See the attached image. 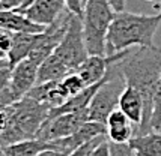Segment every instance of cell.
<instances>
[{
  "label": "cell",
  "instance_id": "6da1fadb",
  "mask_svg": "<svg viewBox=\"0 0 161 156\" xmlns=\"http://www.w3.org/2000/svg\"><path fill=\"white\" fill-rule=\"evenodd\" d=\"M118 65L126 84L137 89L143 98V117L136 135L151 132L154 95L161 74V48L155 45L128 48L119 57Z\"/></svg>",
  "mask_w": 161,
  "mask_h": 156
},
{
  "label": "cell",
  "instance_id": "7a4b0ae2",
  "mask_svg": "<svg viewBox=\"0 0 161 156\" xmlns=\"http://www.w3.org/2000/svg\"><path fill=\"white\" fill-rule=\"evenodd\" d=\"M160 24L161 14H133L125 9L116 12L105 39V56H112L133 47L154 45V36Z\"/></svg>",
  "mask_w": 161,
  "mask_h": 156
},
{
  "label": "cell",
  "instance_id": "3957f363",
  "mask_svg": "<svg viewBox=\"0 0 161 156\" xmlns=\"http://www.w3.org/2000/svg\"><path fill=\"white\" fill-rule=\"evenodd\" d=\"M51 107L30 96H23L6 108L8 126L0 135V146L35 138L47 120Z\"/></svg>",
  "mask_w": 161,
  "mask_h": 156
},
{
  "label": "cell",
  "instance_id": "277c9868",
  "mask_svg": "<svg viewBox=\"0 0 161 156\" xmlns=\"http://www.w3.org/2000/svg\"><path fill=\"white\" fill-rule=\"evenodd\" d=\"M116 11L110 0H87L84 5L81 23H83L84 42L89 54L105 56V39L114 18Z\"/></svg>",
  "mask_w": 161,
  "mask_h": 156
},
{
  "label": "cell",
  "instance_id": "5b68a950",
  "mask_svg": "<svg viewBox=\"0 0 161 156\" xmlns=\"http://www.w3.org/2000/svg\"><path fill=\"white\" fill-rule=\"evenodd\" d=\"M69 71H75L87 59L89 53L86 48L83 35V23L80 15H72L66 33L63 35L60 44L53 51Z\"/></svg>",
  "mask_w": 161,
  "mask_h": 156
},
{
  "label": "cell",
  "instance_id": "8992f818",
  "mask_svg": "<svg viewBox=\"0 0 161 156\" xmlns=\"http://www.w3.org/2000/svg\"><path fill=\"white\" fill-rule=\"evenodd\" d=\"M89 120L87 108L80 110V111H72V113L59 114L56 117H51L42 123L41 129L38 131L35 138L44 140V141H53L57 138H63L77 132L78 128L84 122Z\"/></svg>",
  "mask_w": 161,
  "mask_h": 156
},
{
  "label": "cell",
  "instance_id": "52a82bcc",
  "mask_svg": "<svg viewBox=\"0 0 161 156\" xmlns=\"http://www.w3.org/2000/svg\"><path fill=\"white\" fill-rule=\"evenodd\" d=\"M65 0H36L24 9H18L29 20L41 26H50L66 11Z\"/></svg>",
  "mask_w": 161,
  "mask_h": 156
},
{
  "label": "cell",
  "instance_id": "ba28073f",
  "mask_svg": "<svg viewBox=\"0 0 161 156\" xmlns=\"http://www.w3.org/2000/svg\"><path fill=\"white\" fill-rule=\"evenodd\" d=\"M38 66L35 60L32 59H24L12 66V74H11V90L14 92L17 99L26 96L27 92L36 84V74H38Z\"/></svg>",
  "mask_w": 161,
  "mask_h": 156
},
{
  "label": "cell",
  "instance_id": "9c48e42d",
  "mask_svg": "<svg viewBox=\"0 0 161 156\" xmlns=\"http://www.w3.org/2000/svg\"><path fill=\"white\" fill-rule=\"evenodd\" d=\"M0 27L11 32H26V33H41L45 26L36 24L29 20L18 9H0Z\"/></svg>",
  "mask_w": 161,
  "mask_h": 156
},
{
  "label": "cell",
  "instance_id": "30bf717a",
  "mask_svg": "<svg viewBox=\"0 0 161 156\" xmlns=\"http://www.w3.org/2000/svg\"><path fill=\"white\" fill-rule=\"evenodd\" d=\"M110 56H95L89 54L87 59L78 66L75 71L83 78L86 86H92L99 83L107 74L108 65H110Z\"/></svg>",
  "mask_w": 161,
  "mask_h": 156
},
{
  "label": "cell",
  "instance_id": "8fae6325",
  "mask_svg": "<svg viewBox=\"0 0 161 156\" xmlns=\"http://www.w3.org/2000/svg\"><path fill=\"white\" fill-rule=\"evenodd\" d=\"M38 35L39 33H26V32H14V38H12V45L8 51V60L9 65L14 66L18 62L27 59L30 53L33 51L38 41Z\"/></svg>",
  "mask_w": 161,
  "mask_h": 156
},
{
  "label": "cell",
  "instance_id": "7c38bea8",
  "mask_svg": "<svg viewBox=\"0 0 161 156\" xmlns=\"http://www.w3.org/2000/svg\"><path fill=\"white\" fill-rule=\"evenodd\" d=\"M118 107L128 116V119L139 128L142 117H143V98L139 93V90L134 89L133 86L126 84L119 98V105Z\"/></svg>",
  "mask_w": 161,
  "mask_h": 156
},
{
  "label": "cell",
  "instance_id": "4fadbf2b",
  "mask_svg": "<svg viewBox=\"0 0 161 156\" xmlns=\"http://www.w3.org/2000/svg\"><path fill=\"white\" fill-rule=\"evenodd\" d=\"M47 149L54 150L53 141H44L39 138H29L8 146H0V152L6 156H36L39 152Z\"/></svg>",
  "mask_w": 161,
  "mask_h": 156
},
{
  "label": "cell",
  "instance_id": "5bb4252c",
  "mask_svg": "<svg viewBox=\"0 0 161 156\" xmlns=\"http://www.w3.org/2000/svg\"><path fill=\"white\" fill-rule=\"evenodd\" d=\"M69 71L65 63L59 57L51 53L47 59H44L39 66H38V74H36V84H42V83H48V81H57L63 78Z\"/></svg>",
  "mask_w": 161,
  "mask_h": 156
},
{
  "label": "cell",
  "instance_id": "9a60e30c",
  "mask_svg": "<svg viewBox=\"0 0 161 156\" xmlns=\"http://www.w3.org/2000/svg\"><path fill=\"white\" fill-rule=\"evenodd\" d=\"M130 146L137 156H161V132L151 131L143 135H134Z\"/></svg>",
  "mask_w": 161,
  "mask_h": 156
},
{
  "label": "cell",
  "instance_id": "2e32d148",
  "mask_svg": "<svg viewBox=\"0 0 161 156\" xmlns=\"http://www.w3.org/2000/svg\"><path fill=\"white\" fill-rule=\"evenodd\" d=\"M136 129H137V126L134 123L110 126V128H107V137H108L110 141L114 143H130V140L134 137Z\"/></svg>",
  "mask_w": 161,
  "mask_h": 156
},
{
  "label": "cell",
  "instance_id": "e0dca14e",
  "mask_svg": "<svg viewBox=\"0 0 161 156\" xmlns=\"http://www.w3.org/2000/svg\"><path fill=\"white\" fill-rule=\"evenodd\" d=\"M151 129L161 132V74L154 95V110H152V117H151Z\"/></svg>",
  "mask_w": 161,
  "mask_h": 156
},
{
  "label": "cell",
  "instance_id": "ac0fdd59",
  "mask_svg": "<svg viewBox=\"0 0 161 156\" xmlns=\"http://www.w3.org/2000/svg\"><path fill=\"white\" fill-rule=\"evenodd\" d=\"M105 138H108L107 135H101V137H97V138H93V140H89V141L83 143V144H80L77 149H74L71 152L68 156H91L92 155V150L97 147V144L101 143L103 140Z\"/></svg>",
  "mask_w": 161,
  "mask_h": 156
},
{
  "label": "cell",
  "instance_id": "d6986e66",
  "mask_svg": "<svg viewBox=\"0 0 161 156\" xmlns=\"http://www.w3.org/2000/svg\"><path fill=\"white\" fill-rule=\"evenodd\" d=\"M110 156H136V152L130 146V143L110 141Z\"/></svg>",
  "mask_w": 161,
  "mask_h": 156
},
{
  "label": "cell",
  "instance_id": "ffe728a7",
  "mask_svg": "<svg viewBox=\"0 0 161 156\" xmlns=\"http://www.w3.org/2000/svg\"><path fill=\"white\" fill-rule=\"evenodd\" d=\"M15 101H17V96L11 90V87H6V89L0 90V110H6L8 107L12 105Z\"/></svg>",
  "mask_w": 161,
  "mask_h": 156
},
{
  "label": "cell",
  "instance_id": "44dd1931",
  "mask_svg": "<svg viewBox=\"0 0 161 156\" xmlns=\"http://www.w3.org/2000/svg\"><path fill=\"white\" fill-rule=\"evenodd\" d=\"M11 74H12V66L6 65L3 68H0V90L9 87L11 84Z\"/></svg>",
  "mask_w": 161,
  "mask_h": 156
},
{
  "label": "cell",
  "instance_id": "7402d4cb",
  "mask_svg": "<svg viewBox=\"0 0 161 156\" xmlns=\"http://www.w3.org/2000/svg\"><path fill=\"white\" fill-rule=\"evenodd\" d=\"M86 2H87V0H65L66 8L69 9L72 14L80 15V17H81V14H83V9H84Z\"/></svg>",
  "mask_w": 161,
  "mask_h": 156
},
{
  "label": "cell",
  "instance_id": "603a6c76",
  "mask_svg": "<svg viewBox=\"0 0 161 156\" xmlns=\"http://www.w3.org/2000/svg\"><path fill=\"white\" fill-rule=\"evenodd\" d=\"M91 156H110V141H108V138L98 143L97 147L92 150Z\"/></svg>",
  "mask_w": 161,
  "mask_h": 156
},
{
  "label": "cell",
  "instance_id": "cb8c5ba5",
  "mask_svg": "<svg viewBox=\"0 0 161 156\" xmlns=\"http://www.w3.org/2000/svg\"><path fill=\"white\" fill-rule=\"evenodd\" d=\"M6 126H8V113L6 110H0V135L3 134Z\"/></svg>",
  "mask_w": 161,
  "mask_h": 156
},
{
  "label": "cell",
  "instance_id": "d4e9b609",
  "mask_svg": "<svg viewBox=\"0 0 161 156\" xmlns=\"http://www.w3.org/2000/svg\"><path fill=\"white\" fill-rule=\"evenodd\" d=\"M36 156H68V155H66V153H63V152H59V150L47 149V150H42V152H39Z\"/></svg>",
  "mask_w": 161,
  "mask_h": 156
},
{
  "label": "cell",
  "instance_id": "484cf974",
  "mask_svg": "<svg viewBox=\"0 0 161 156\" xmlns=\"http://www.w3.org/2000/svg\"><path fill=\"white\" fill-rule=\"evenodd\" d=\"M110 3H112L113 9H114L116 12H119V11H124V9H125L126 0H110Z\"/></svg>",
  "mask_w": 161,
  "mask_h": 156
},
{
  "label": "cell",
  "instance_id": "4316f807",
  "mask_svg": "<svg viewBox=\"0 0 161 156\" xmlns=\"http://www.w3.org/2000/svg\"><path fill=\"white\" fill-rule=\"evenodd\" d=\"M33 2H36V0H24L23 2V5H21L20 8H17V9H24V8H27L30 3H33Z\"/></svg>",
  "mask_w": 161,
  "mask_h": 156
},
{
  "label": "cell",
  "instance_id": "83f0119b",
  "mask_svg": "<svg viewBox=\"0 0 161 156\" xmlns=\"http://www.w3.org/2000/svg\"><path fill=\"white\" fill-rule=\"evenodd\" d=\"M0 60H8V51L0 48Z\"/></svg>",
  "mask_w": 161,
  "mask_h": 156
},
{
  "label": "cell",
  "instance_id": "f1b7e54d",
  "mask_svg": "<svg viewBox=\"0 0 161 156\" xmlns=\"http://www.w3.org/2000/svg\"><path fill=\"white\" fill-rule=\"evenodd\" d=\"M6 65H9V60H0V68H3Z\"/></svg>",
  "mask_w": 161,
  "mask_h": 156
},
{
  "label": "cell",
  "instance_id": "f546056e",
  "mask_svg": "<svg viewBox=\"0 0 161 156\" xmlns=\"http://www.w3.org/2000/svg\"><path fill=\"white\" fill-rule=\"evenodd\" d=\"M0 156H6V155H5V153H2V152H0Z\"/></svg>",
  "mask_w": 161,
  "mask_h": 156
},
{
  "label": "cell",
  "instance_id": "4dcf8cb0",
  "mask_svg": "<svg viewBox=\"0 0 161 156\" xmlns=\"http://www.w3.org/2000/svg\"><path fill=\"white\" fill-rule=\"evenodd\" d=\"M136 156H137V155H136Z\"/></svg>",
  "mask_w": 161,
  "mask_h": 156
},
{
  "label": "cell",
  "instance_id": "1f68e13d",
  "mask_svg": "<svg viewBox=\"0 0 161 156\" xmlns=\"http://www.w3.org/2000/svg\"><path fill=\"white\" fill-rule=\"evenodd\" d=\"M160 14H161V12H160Z\"/></svg>",
  "mask_w": 161,
  "mask_h": 156
}]
</instances>
